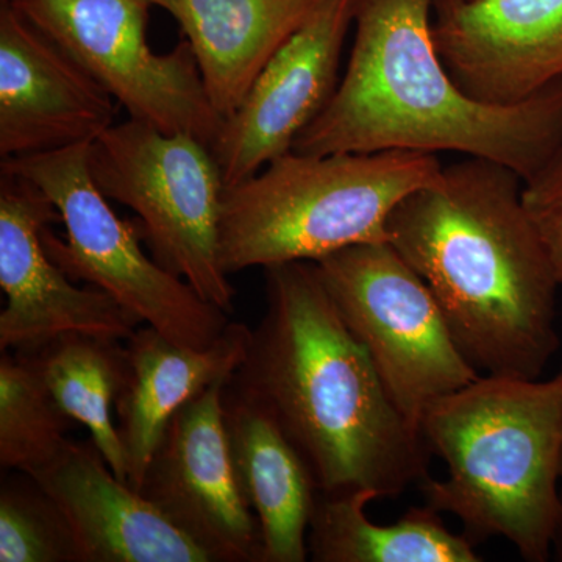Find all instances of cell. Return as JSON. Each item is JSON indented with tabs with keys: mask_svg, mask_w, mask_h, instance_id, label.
<instances>
[{
	"mask_svg": "<svg viewBox=\"0 0 562 562\" xmlns=\"http://www.w3.org/2000/svg\"><path fill=\"white\" fill-rule=\"evenodd\" d=\"M265 279V316L227 386L271 414L324 494L394 498L424 480L430 450L392 402L316 262L269 266Z\"/></svg>",
	"mask_w": 562,
	"mask_h": 562,
	"instance_id": "cell-1",
	"label": "cell"
},
{
	"mask_svg": "<svg viewBox=\"0 0 562 562\" xmlns=\"http://www.w3.org/2000/svg\"><path fill=\"white\" fill-rule=\"evenodd\" d=\"M522 188L501 162L443 166L391 211L386 241L428 284L476 371L538 380L560 347L561 284Z\"/></svg>",
	"mask_w": 562,
	"mask_h": 562,
	"instance_id": "cell-2",
	"label": "cell"
},
{
	"mask_svg": "<svg viewBox=\"0 0 562 562\" xmlns=\"http://www.w3.org/2000/svg\"><path fill=\"white\" fill-rule=\"evenodd\" d=\"M432 0H355L346 74L299 135L305 155L460 151L527 180L562 146V81L519 105L460 90L431 36Z\"/></svg>",
	"mask_w": 562,
	"mask_h": 562,
	"instance_id": "cell-3",
	"label": "cell"
},
{
	"mask_svg": "<svg viewBox=\"0 0 562 562\" xmlns=\"http://www.w3.org/2000/svg\"><path fill=\"white\" fill-rule=\"evenodd\" d=\"M422 439L447 465L420 480L425 505L473 543L503 538L528 562L552 557L560 514L562 369L553 379L480 375L432 403Z\"/></svg>",
	"mask_w": 562,
	"mask_h": 562,
	"instance_id": "cell-4",
	"label": "cell"
},
{
	"mask_svg": "<svg viewBox=\"0 0 562 562\" xmlns=\"http://www.w3.org/2000/svg\"><path fill=\"white\" fill-rule=\"evenodd\" d=\"M438 155H305L290 151L241 183L225 187L220 261L228 277L322 258L357 244L386 241L391 211L435 183Z\"/></svg>",
	"mask_w": 562,
	"mask_h": 562,
	"instance_id": "cell-5",
	"label": "cell"
},
{
	"mask_svg": "<svg viewBox=\"0 0 562 562\" xmlns=\"http://www.w3.org/2000/svg\"><path fill=\"white\" fill-rule=\"evenodd\" d=\"M90 144L21 158H2L0 168L33 181L54 203L66 239L43 231L47 255L72 280L105 291L139 322L166 338L206 349L221 338L232 314L206 302L181 277L161 268L140 249L139 225L122 221L92 180Z\"/></svg>",
	"mask_w": 562,
	"mask_h": 562,
	"instance_id": "cell-6",
	"label": "cell"
},
{
	"mask_svg": "<svg viewBox=\"0 0 562 562\" xmlns=\"http://www.w3.org/2000/svg\"><path fill=\"white\" fill-rule=\"evenodd\" d=\"M88 168L109 201L138 216L154 260L232 314L236 291L220 261L225 183L211 147L131 117L92 140Z\"/></svg>",
	"mask_w": 562,
	"mask_h": 562,
	"instance_id": "cell-7",
	"label": "cell"
},
{
	"mask_svg": "<svg viewBox=\"0 0 562 562\" xmlns=\"http://www.w3.org/2000/svg\"><path fill=\"white\" fill-rule=\"evenodd\" d=\"M316 265L344 322L414 430L432 403L482 375L454 342L428 284L390 243L357 244Z\"/></svg>",
	"mask_w": 562,
	"mask_h": 562,
	"instance_id": "cell-8",
	"label": "cell"
},
{
	"mask_svg": "<svg viewBox=\"0 0 562 562\" xmlns=\"http://www.w3.org/2000/svg\"><path fill=\"white\" fill-rule=\"evenodd\" d=\"M101 83L133 120L213 149L224 117L210 101L190 43L168 54L147 40L146 0H9Z\"/></svg>",
	"mask_w": 562,
	"mask_h": 562,
	"instance_id": "cell-9",
	"label": "cell"
},
{
	"mask_svg": "<svg viewBox=\"0 0 562 562\" xmlns=\"http://www.w3.org/2000/svg\"><path fill=\"white\" fill-rule=\"evenodd\" d=\"M61 221L33 181L0 168V350L32 353L58 336L79 333L127 341L140 322L99 288H79L43 244V231Z\"/></svg>",
	"mask_w": 562,
	"mask_h": 562,
	"instance_id": "cell-10",
	"label": "cell"
},
{
	"mask_svg": "<svg viewBox=\"0 0 562 562\" xmlns=\"http://www.w3.org/2000/svg\"><path fill=\"white\" fill-rule=\"evenodd\" d=\"M225 383L213 384L173 414L138 492L214 562H261L260 525L243 498L228 452Z\"/></svg>",
	"mask_w": 562,
	"mask_h": 562,
	"instance_id": "cell-11",
	"label": "cell"
},
{
	"mask_svg": "<svg viewBox=\"0 0 562 562\" xmlns=\"http://www.w3.org/2000/svg\"><path fill=\"white\" fill-rule=\"evenodd\" d=\"M355 0H322L251 83L224 121L213 154L225 187L241 183L290 154L338 88Z\"/></svg>",
	"mask_w": 562,
	"mask_h": 562,
	"instance_id": "cell-12",
	"label": "cell"
},
{
	"mask_svg": "<svg viewBox=\"0 0 562 562\" xmlns=\"http://www.w3.org/2000/svg\"><path fill=\"white\" fill-rule=\"evenodd\" d=\"M436 50L461 91L519 105L562 81V0H432Z\"/></svg>",
	"mask_w": 562,
	"mask_h": 562,
	"instance_id": "cell-13",
	"label": "cell"
},
{
	"mask_svg": "<svg viewBox=\"0 0 562 562\" xmlns=\"http://www.w3.org/2000/svg\"><path fill=\"white\" fill-rule=\"evenodd\" d=\"M114 99L7 0L0 11V157L91 144L114 124Z\"/></svg>",
	"mask_w": 562,
	"mask_h": 562,
	"instance_id": "cell-14",
	"label": "cell"
},
{
	"mask_svg": "<svg viewBox=\"0 0 562 562\" xmlns=\"http://www.w3.org/2000/svg\"><path fill=\"white\" fill-rule=\"evenodd\" d=\"M61 509L80 562H214L131 484L90 441H69L29 473Z\"/></svg>",
	"mask_w": 562,
	"mask_h": 562,
	"instance_id": "cell-15",
	"label": "cell"
},
{
	"mask_svg": "<svg viewBox=\"0 0 562 562\" xmlns=\"http://www.w3.org/2000/svg\"><path fill=\"white\" fill-rule=\"evenodd\" d=\"M250 336L246 324L232 321L206 349L180 346L150 325L125 341L127 379L114 406L133 490L139 491L173 414L202 391L231 379L241 364Z\"/></svg>",
	"mask_w": 562,
	"mask_h": 562,
	"instance_id": "cell-16",
	"label": "cell"
},
{
	"mask_svg": "<svg viewBox=\"0 0 562 562\" xmlns=\"http://www.w3.org/2000/svg\"><path fill=\"white\" fill-rule=\"evenodd\" d=\"M225 435L233 472L261 532V562L308 560V530L319 487L276 419L225 383Z\"/></svg>",
	"mask_w": 562,
	"mask_h": 562,
	"instance_id": "cell-17",
	"label": "cell"
},
{
	"mask_svg": "<svg viewBox=\"0 0 562 562\" xmlns=\"http://www.w3.org/2000/svg\"><path fill=\"white\" fill-rule=\"evenodd\" d=\"M322 0H177L179 22L224 121L258 74L313 16Z\"/></svg>",
	"mask_w": 562,
	"mask_h": 562,
	"instance_id": "cell-18",
	"label": "cell"
},
{
	"mask_svg": "<svg viewBox=\"0 0 562 562\" xmlns=\"http://www.w3.org/2000/svg\"><path fill=\"white\" fill-rule=\"evenodd\" d=\"M368 491L317 495L310 522L308 554L316 562H479L475 543L450 531L430 506L409 509L395 524L366 516Z\"/></svg>",
	"mask_w": 562,
	"mask_h": 562,
	"instance_id": "cell-19",
	"label": "cell"
},
{
	"mask_svg": "<svg viewBox=\"0 0 562 562\" xmlns=\"http://www.w3.org/2000/svg\"><path fill=\"white\" fill-rule=\"evenodd\" d=\"M27 355L63 412L90 430L111 471L128 484L127 454L111 417L127 379L125 342L69 333Z\"/></svg>",
	"mask_w": 562,
	"mask_h": 562,
	"instance_id": "cell-20",
	"label": "cell"
},
{
	"mask_svg": "<svg viewBox=\"0 0 562 562\" xmlns=\"http://www.w3.org/2000/svg\"><path fill=\"white\" fill-rule=\"evenodd\" d=\"M72 420L63 412L31 355L0 357V465L31 473L57 457Z\"/></svg>",
	"mask_w": 562,
	"mask_h": 562,
	"instance_id": "cell-21",
	"label": "cell"
},
{
	"mask_svg": "<svg viewBox=\"0 0 562 562\" xmlns=\"http://www.w3.org/2000/svg\"><path fill=\"white\" fill-rule=\"evenodd\" d=\"M0 562H80L61 509L29 473L2 479Z\"/></svg>",
	"mask_w": 562,
	"mask_h": 562,
	"instance_id": "cell-22",
	"label": "cell"
},
{
	"mask_svg": "<svg viewBox=\"0 0 562 562\" xmlns=\"http://www.w3.org/2000/svg\"><path fill=\"white\" fill-rule=\"evenodd\" d=\"M522 201L562 288V146L524 180Z\"/></svg>",
	"mask_w": 562,
	"mask_h": 562,
	"instance_id": "cell-23",
	"label": "cell"
},
{
	"mask_svg": "<svg viewBox=\"0 0 562 562\" xmlns=\"http://www.w3.org/2000/svg\"><path fill=\"white\" fill-rule=\"evenodd\" d=\"M552 557H554V560L562 562V490L560 497V514H558L552 538Z\"/></svg>",
	"mask_w": 562,
	"mask_h": 562,
	"instance_id": "cell-24",
	"label": "cell"
},
{
	"mask_svg": "<svg viewBox=\"0 0 562 562\" xmlns=\"http://www.w3.org/2000/svg\"><path fill=\"white\" fill-rule=\"evenodd\" d=\"M150 5L160 7V9L168 11V13L172 14L173 7H176L177 0H146Z\"/></svg>",
	"mask_w": 562,
	"mask_h": 562,
	"instance_id": "cell-25",
	"label": "cell"
},
{
	"mask_svg": "<svg viewBox=\"0 0 562 562\" xmlns=\"http://www.w3.org/2000/svg\"><path fill=\"white\" fill-rule=\"evenodd\" d=\"M561 476H562V460H561Z\"/></svg>",
	"mask_w": 562,
	"mask_h": 562,
	"instance_id": "cell-26",
	"label": "cell"
}]
</instances>
